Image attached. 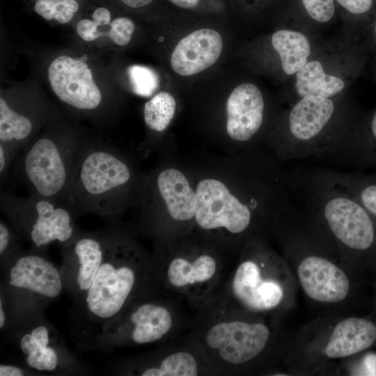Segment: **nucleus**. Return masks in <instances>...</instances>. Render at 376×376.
Returning a JSON list of instances; mask_svg holds the SVG:
<instances>
[{"instance_id":"f257e3e1","label":"nucleus","mask_w":376,"mask_h":376,"mask_svg":"<svg viewBox=\"0 0 376 376\" xmlns=\"http://www.w3.org/2000/svg\"><path fill=\"white\" fill-rule=\"evenodd\" d=\"M343 96L301 97L276 118L272 143L281 162L328 159L359 114Z\"/></svg>"},{"instance_id":"f03ea898","label":"nucleus","mask_w":376,"mask_h":376,"mask_svg":"<svg viewBox=\"0 0 376 376\" xmlns=\"http://www.w3.org/2000/svg\"><path fill=\"white\" fill-rule=\"evenodd\" d=\"M91 139L61 122L36 136L19 152L9 175L29 194L68 205L78 163ZM71 209V208H70Z\"/></svg>"},{"instance_id":"7ed1b4c3","label":"nucleus","mask_w":376,"mask_h":376,"mask_svg":"<svg viewBox=\"0 0 376 376\" xmlns=\"http://www.w3.org/2000/svg\"><path fill=\"white\" fill-rule=\"evenodd\" d=\"M156 283L152 260L132 237L107 230L104 258L85 293L86 311L95 320L113 322Z\"/></svg>"},{"instance_id":"20e7f679","label":"nucleus","mask_w":376,"mask_h":376,"mask_svg":"<svg viewBox=\"0 0 376 376\" xmlns=\"http://www.w3.org/2000/svg\"><path fill=\"white\" fill-rule=\"evenodd\" d=\"M139 183L132 164L113 146L91 139L75 174L70 207L75 215L114 219L134 199Z\"/></svg>"},{"instance_id":"39448f33","label":"nucleus","mask_w":376,"mask_h":376,"mask_svg":"<svg viewBox=\"0 0 376 376\" xmlns=\"http://www.w3.org/2000/svg\"><path fill=\"white\" fill-rule=\"evenodd\" d=\"M198 308L200 313L189 338L217 375H227L251 362L266 347L269 327L237 317L235 304L219 295Z\"/></svg>"},{"instance_id":"423d86ee","label":"nucleus","mask_w":376,"mask_h":376,"mask_svg":"<svg viewBox=\"0 0 376 376\" xmlns=\"http://www.w3.org/2000/svg\"><path fill=\"white\" fill-rule=\"evenodd\" d=\"M289 187L275 188L239 196L221 181L205 178L196 187L194 222L205 232L224 231L244 234L258 217H280L290 205Z\"/></svg>"},{"instance_id":"0eeeda50","label":"nucleus","mask_w":376,"mask_h":376,"mask_svg":"<svg viewBox=\"0 0 376 376\" xmlns=\"http://www.w3.org/2000/svg\"><path fill=\"white\" fill-rule=\"evenodd\" d=\"M158 283L197 308L220 289L221 258L212 249L192 243L173 244L152 260Z\"/></svg>"},{"instance_id":"6e6552de","label":"nucleus","mask_w":376,"mask_h":376,"mask_svg":"<svg viewBox=\"0 0 376 376\" xmlns=\"http://www.w3.org/2000/svg\"><path fill=\"white\" fill-rule=\"evenodd\" d=\"M0 209L13 229L38 250L54 242L65 246L79 233L72 210L46 198L32 194L21 196L1 189Z\"/></svg>"},{"instance_id":"1a4fd4ad","label":"nucleus","mask_w":376,"mask_h":376,"mask_svg":"<svg viewBox=\"0 0 376 376\" xmlns=\"http://www.w3.org/2000/svg\"><path fill=\"white\" fill-rule=\"evenodd\" d=\"M327 47V43L322 45L313 57L288 81L292 86L288 88L285 97L288 106L309 95L328 98L342 97L352 81L366 69V61L344 68L345 65L366 56L358 42L345 58H342V55L336 58L335 54Z\"/></svg>"},{"instance_id":"9d476101","label":"nucleus","mask_w":376,"mask_h":376,"mask_svg":"<svg viewBox=\"0 0 376 376\" xmlns=\"http://www.w3.org/2000/svg\"><path fill=\"white\" fill-rule=\"evenodd\" d=\"M118 342L146 345L166 340L180 324L170 301L147 295L133 302L113 322Z\"/></svg>"},{"instance_id":"9b49d317","label":"nucleus","mask_w":376,"mask_h":376,"mask_svg":"<svg viewBox=\"0 0 376 376\" xmlns=\"http://www.w3.org/2000/svg\"><path fill=\"white\" fill-rule=\"evenodd\" d=\"M47 77L54 95L71 110L89 116L105 110L102 93L83 60L60 55L50 63Z\"/></svg>"},{"instance_id":"f8f14e48","label":"nucleus","mask_w":376,"mask_h":376,"mask_svg":"<svg viewBox=\"0 0 376 376\" xmlns=\"http://www.w3.org/2000/svg\"><path fill=\"white\" fill-rule=\"evenodd\" d=\"M263 263L246 258L242 260L229 282L218 295L244 310L263 313L277 307L283 297L281 285L273 279L263 276Z\"/></svg>"},{"instance_id":"ddd939ff","label":"nucleus","mask_w":376,"mask_h":376,"mask_svg":"<svg viewBox=\"0 0 376 376\" xmlns=\"http://www.w3.org/2000/svg\"><path fill=\"white\" fill-rule=\"evenodd\" d=\"M76 21L77 35L88 42L103 39L124 47L130 42L135 30L132 18L101 0H88Z\"/></svg>"},{"instance_id":"4468645a","label":"nucleus","mask_w":376,"mask_h":376,"mask_svg":"<svg viewBox=\"0 0 376 376\" xmlns=\"http://www.w3.org/2000/svg\"><path fill=\"white\" fill-rule=\"evenodd\" d=\"M266 117V100L261 89L246 81L233 88L226 101V132L239 143H248L260 132Z\"/></svg>"},{"instance_id":"2eb2a0df","label":"nucleus","mask_w":376,"mask_h":376,"mask_svg":"<svg viewBox=\"0 0 376 376\" xmlns=\"http://www.w3.org/2000/svg\"><path fill=\"white\" fill-rule=\"evenodd\" d=\"M133 373L142 376H197L217 375L198 347L189 338L187 343L155 353Z\"/></svg>"},{"instance_id":"dca6fc26","label":"nucleus","mask_w":376,"mask_h":376,"mask_svg":"<svg viewBox=\"0 0 376 376\" xmlns=\"http://www.w3.org/2000/svg\"><path fill=\"white\" fill-rule=\"evenodd\" d=\"M222 48V38L216 30L197 29L182 38L175 45L170 58L171 67L181 76L196 75L217 62Z\"/></svg>"},{"instance_id":"f3484780","label":"nucleus","mask_w":376,"mask_h":376,"mask_svg":"<svg viewBox=\"0 0 376 376\" xmlns=\"http://www.w3.org/2000/svg\"><path fill=\"white\" fill-rule=\"evenodd\" d=\"M9 285L41 297L54 299L63 290L59 271L47 258L35 251L17 253L8 272Z\"/></svg>"},{"instance_id":"a211bd4d","label":"nucleus","mask_w":376,"mask_h":376,"mask_svg":"<svg viewBox=\"0 0 376 376\" xmlns=\"http://www.w3.org/2000/svg\"><path fill=\"white\" fill-rule=\"evenodd\" d=\"M297 274L304 290L314 300L334 303L348 294L350 283L346 274L324 258L306 257L300 263Z\"/></svg>"},{"instance_id":"6ab92c4d","label":"nucleus","mask_w":376,"mask_h":376,"mask_svg":"<svg viewBox=\"0 0 376 376\" xmlns=\"http://www.w3.org/2000/svg\"><path fill=\"white\" fill-rule=\"evenodd\" d=\"M144 189L157 194L165 205L169 217L178 224H187L194 219L196 194L186 176L179 170L167 168L152 178Z\"/></svg>"},{"instance_id":"aec40b11","label":"nucleus","mask_w":376,"mask_h":376,"mask_svg":"<svg viewBox=\"0 0 376 376\" xmlns=\"http://www.w3.org/2000/svg\"><path fill=\"white\" fill-rule=\"evenodd\" d=\"M334 160L376 167V109L356 118L339 146Z\"/></svg>"},{"instance_id":"412c9836","label":"nucleus","mask_w":376,"mask_h":376,"mask_svg":"<svg viewBox=\"0 0 376 376\" xmlns=\"http://www.w3.org/2000/svg\"><path fill=\"white\" fill-rule=\"evenodd\" d=\"M107 245V230L81 233L64 246L68 256L77 263L75 281L77 289L83 292L89 289L103 262Z\"/></svg>"},{"instance_id":"4be33fe9","label":"nucleus","mask_w":376,"mask_h":376,"mask_svg":"<svg viewBox=\"0 0 376 376\" xmlns=\"http://www.w3.org/2000/svg\"><path fill=\"white\" fill-rule=\"evenodd\" d=\"M376 340V326L360 318H349L334 328L324 353L329 358L346 357L370 347Z\"/></svg>"},{"instance_id":"5701e85b","label":"nucleus","mask_w":376,"mask_h":376,"mask_svg":"<svg viewBox=\"0 0 376 376\" xmlns=\"http://www.w3.org/2000/svg\"><path fill=\"white\" fill-rule=\"evenodd\" d=\"M49 342V329L42 324L22 336L19 347L30 368L39 371H53L57 368L58 354Z\"/></svg>"},{"instance_id":"b1692460","label":"nucleus","mask_w":376,"mask_h":376,"mask_svg":"<svg viewBox=\"0 0 376 376\" xmlns=\"http://www.w3.org/2000/svg\"><path fill=\"white\" fill-rule=\"evenodd\" d=\"M324 173L350 193L376 219V177L359 172L322 168Z\"/></svg>"},{"instance_id":"393cba45","label":"nucleus","mask_w":376,"mask_h":376,"mask_svg":"<svg viewBox=\"0 0 376 376\" xmlns=\"http://www.w3.org/2000/svg\"><path fill=\"white\" fill-rule=\"evenodd\" d=\"M36 14L47 21L67 24L75 21L88 0H23Z\"/></svg>"},{"instance_id":"a878e982","label":"nucleus","mask_w":376,"mask_h":376,"mask_svg":"<svg viewBox=\"0 0 376 376\" xmlns=\"http://www.w3.org/2000/svg\"><path fill=\"white\" fill-rule=\"evenodd\" d=\"M176 109L174 97L169 92L160 91L148 100L143 107V118L151 130L162 132L172 120Z\"/></svg>"},{"instance_id":"bb28decb","label":"nucleus","mask_w":376,"mask_h":376,"mask_svg":"<svg viewBox=\"0 0 376 376\" xmlns=\"http://www.w3.org/2000/svg\"><path fill=\"white\" fill-rule=\"evenodd\" d=\"M127 74L133 91L141 96L152 95L159 86V77L151 68L140 65L128 68Z\"/></svg>"},{"instance_id":"cd10ccee","label":"nucleus","mask_w":376,"mask_h":376,"mask_svg":"<svg viewBox=\"0 0 376 376\" xmlns=\"http://www.w3.org/2000/svg\"><path fill=\"white\" fill-rule=\"evenodd\" d=\"M356 39L361 45L366 57V65L370 74L376 82V19L362 30L356 33Z\"/></svg>"},{"instance_id":"c85d7f7f","label":"nucleus","mask_w":376,"mask_h":376,"mask_svg":"<svg viewBox=\"0 0 376 376\" xmlns=\"http://www.w3.org/2000/svg\"><path fill=\"white\" fill-rule=\"evenodd\" d=\"M311 19L319 25H327L335 14L334 0H301Z\"/></svg>"},{"instance_id":"c756f323","label":"nucleus","mask_w":376,"mask_h":376,"mask_svg":"<svg viewBox=\"0 0 376 376\" xmlns=\"http://www.w3.org/2000/svg\"><path fill=\"white\" fill-rule=\"evenodd\" d=\"M107 4L125 12H144L150 10L155 0H101Z\"/></svg>"},{"instance_id":"7c9ffc66","label":"nucleus","mask_w":376,"mask_h":376,"mask_svg":"<svg viewBox=\"0 0 376 376\" xmlns=\"http://www.w3.org/2000/svg\"><path fill=\"white\" fill-rule=\"evenodd\" d=\"M15 234L5 221H0V255L15 253Z\"/></svg>"},{"instance_id":"2f4dec72","label":"nucleus","mask_w":376,"mask_h":376,"mask_svg":"<svg viewBox=\"0 0 376 376\" xmlns=\"http://www.w3.org/2000/svg\"><path fill=\"white\" fill-rule=\"evenodd\" d=\"M16 155L8 148L0 143V182L2 185L9 177Z\"/></svg>"},{"instance_id":"473e14b6","label":"nucleus","mask_w":376,"mask_h":376,"mask_svg":"<svg viewBox=\"0 0 376 376\" xmlns=\"http://www.w3.org/2000/svg\"><path fill=\"white\" fill-rule=\"evenodd\" d=\"M347 12L353 15H363L369 12L373 0H336Z\"/></svg>"},{"instance_id":"72a5a7b5","label":"nucleus","mask_w":376,"mask_h":376,"mask_svg":"<svg viewBox=\"0 0 376 376\" xmlns=\"http://www.w3.org/2000/svg\"><path fill=\"white\" fill-rule=\"evenodd\" d=\"M24 375V370L14 365L1 364L0 376H22Z\"/></svg>"},{"instance_id":"f704fd0d","label":"nucleus","mask_w":376,"mask_h":376,"mask_svg":"<svg viewBox=\"0 0 376 376\" xmlns=\"http://www.w3.org/2000/svg\"><path fill=\"white\" fill-rule=\"evenodd\" d=\"M363 375H376V355L366 356L363 363Z\"/></svg>"},{"instance_id":"c9c22d12","label":"nucleus","mask_w":376,"mask_h":376,"mask_svg":"<svg viewBox=\"0 0 376 376\" xmlns=\"http://www.w3.org/2000/svg\"><path fill=\"white\" fill-rule=\"evenodd\" d=\"M174 6L183 9H194L196 8L200 0H169Z\"/></svg>"},{"instance_id":"e433bc0d","label":"nucleus","mask_w":376,"mask_h":376,"mask_svg":"<svg viewBox=\"0 0 376 376\" xmlns=\"http://www.w3.org/2000/svg\"><path fill=\"white\" fill-rule=\"evenodd\" d=\"M3 301L2 299L1 298L0 301V328L2 329L5 324L6 322V315H5V311L3 310Z\"/></svg>"}]
</instances>
